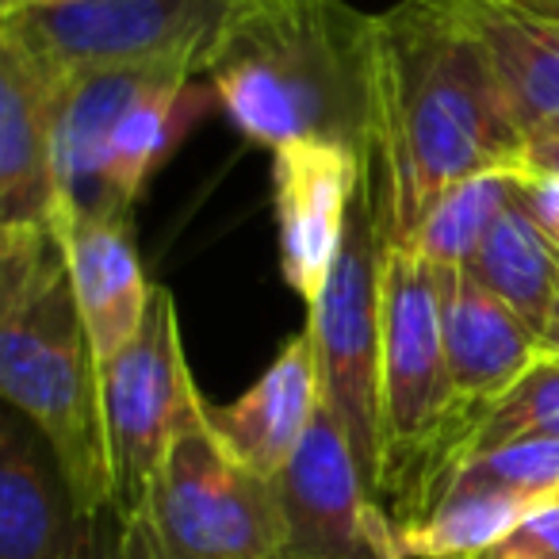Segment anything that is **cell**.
<instances>
[{
	"label": "cell",
	"mask_w": 559,
	"mask_h": 559,
	"mask_svg": "<svg viewBox=\"0 0 559 559\" xmlns=\"http://www.w3.org/2000/svg\"><path fill=\"white\" fill-rule=\"evenodd\" d=\"M510 165H528V139L449 0L376 12L365 177L383 246H406L437 195Z\"/></svg>",
	"instance_id": "obj_1"
},
{
	"label": "cell",
	"mask_w": 559,
	"mask_h": 559,
	"mask_svg": "<svg viewBox=\"0 0 559 559\" xmlns=\"http://www.w3.org/2000/svg\"><path fill=\"white\" fill-rule=\"evenodd\" d=\"M376 16L349 0H230L200 78L249 142H334L368 154Z\"/></svg>",
	"instance_id": "obj_2"
},
{
	"label": "cell",
	"mask_w": 559,
	"mask_h": 559,
	"mask_svg": "<svg viewBox=\"0 0 559 559\" xmlns=\"http://www.w3.org/2000/svg\"><path fill=\"white\" fill-rule=\"evenodd\" d=\"M0 395L50 444L73 502L111 510L100 360L55 226H0Z\"/></svg>",
	"instance_id": "obj_3"
},
{
	"label": "cell",
	"mask_w": 559,
	"mask_h": 559,
	"mask_svg": "<svg viewBox=\"0 0 559 559\" xmlns=\"http://www.w3.org/2000/svg\"><path fill=\"white\" fill-rule=\"evenodd\" d=\"M195 73L200 58H173L70 78L55 142V226L78 215L131 223L150 173L200 111L192 108Z\"/></svg>",
	"instance_id": "obj_4"
},
{
	"label": "cell",
	"mask_w": 559,
	"mask_h": 559,
	"mask_svg": "<svg viewBox=\"0 0 559 559\" xmlns=\"http://www.w3.org/2000/svg\"><path fill=\"white\" fill-rule=\"evenodd\" d=\"M131 536L142 559H280L284 533L272 479L226 449L203 395L173 437Z\"/></svg>",
	"instance_id": "obj_5"
},
{
	"label": "cell",
	"mask_w": 559,
	"mask_h": 559,
	"mask_svg": "<svg viewBox=\"0 0 559 559\" xmlns=\"http://www.w3.org/2000/svg\"><path fill=\"white\" fill-rule=\"evenodd\" d=\"M380 223L368 177L353 200L342 253L326 280L319 304L307 307V330L319 357L322 403L349 437V449L365 472L372 495L380 498V357H383V311H380Z\"/></svg>",
	"instance_id": "obj_6"
},
{
	"label": "cell",
	"mask_w": 559,
	"mask_h": 559,
	"mask_svg": "<svg viewBox=\"0 0 559 559\" xmlns=\"http://www.w3.org/2000/svg\"><path fill=\"white\" fill-rule=\"evenodd\" d=\"M200 395L180 342L177 304L169 288L154 284L142 330L100 368L111 510L127 528L139 525L146 513L165 452Z\"/></svg>",
	"instance_id": "obj_7"
},
{
	"label": "cell",
	"mask_w": 559,
	"mask_h": 559,
	"mask_svg": "<svg viewBox=\"0 0 559 559\" xmlns=\"http://www.w3.org/2000/svg\"><path fill=\"white\" fill-rule=\"evenodd\" d=\"M272 490L284 533L280 559H406L403 533L372 495L326 403Z\"/></svg>",
	"instance_id": "obj_8"
},
{
	"label": "cell",
	"mask_w": 559,
	"mask_h": 559,
	"mask_svg": "<svg viewBox=\"0 0 559 559\" xmlns=\"http://www.w3.org/2000/svg\"><path fill=\"white\" fill-rule=\"evenodd\" d=\"M230 0H66L0 16L58 73L200 58Z\"/></svg>",
	"instance_id": "obj_9"
},
{
	"label": "cell",
	"mask_w": 559,
	"mask_h": 559,
	"mask_svg": "<svg viewBox=\"0 0 559 559\" xmlns=\"http://www.w3.org/2000/svg\"><path fill=\"white\" fill-rule=\"evenodd\" d=\"M0 559H142L116 510L73 502L50 444L16 411L0 421Z\"/></svg>",
	"instance_id": "obj_10"
},
{
	"label": "cell",
	"mask_w": 559,
	"mask_h": 559,
	"mask_svg": "<svg viewBox=\"0 0 559 559\" xmlns=\"http://www.w3.org/2000/svg\"><path fill=\"white\" fill-rule=\"evenodd\" d=\"M360 180L365 157L334 142H292L272 150L280 269L307 307L326 292Z\"/></svg>",
	"instance_id": "obj_11"
},
{
	"label": "cell",
	"mask_w": 559,
	"mask_h": 559,
	"mask_svg": "<svg viewBox=\"0 0 559 559\" xmlns=\"http://www.w3.org/2000/svg\"><path fill=\"white\" fill-rule=\"evenodd\" d=\"M66 88V73L0 27V226H55V142Z\"/></svg>",
	"instance_id": "obj_12"
},
{
	"label": "cell",
	"mask_w": 559,
	"mask_h": 559,
	"mask_svg": "<svg viewBox=\"0 0 559 559\" xmlns=\"http://www.w3.org/2000/svg\"><path fill=\"white\" fill-rule=\"evenodd\" d=\"M433 276L441 292L444 357H449L452 388L475 421L544 357V342L510 304L483 288L467 269H433Z\"/></svg>",
	"instance_id": "obj_13"
},
{
	"label": "cell",
	"mask_w": 559,
	"mask_h": 559,
	"mask_svg": "<svg viewBox=\"0 0 559 559\" xmlns=\"http://www.w3.org/2000/svg\"><path fill=\"white\" fill-rule=\"evenodd\" d=\"M322 406L319 357L311 330H299L276 353L264 376L226 406L207 403V418L223 444L261 479H276L304 444Z\"/></svg>",
	"instance_id": "obj_14"
},
{
	"label": "cell",
	"mask_w": 559,
	"mask_h": 559,
	"mask_svg": "<svg viewBox=\"0 0 559 559\" xmlns=\"http://www.w3.org/2000/svg\"><path fill=\"white\" fill-rule=\"evenodd\" d=\"M479 43L528 146L559 134V24L518 0H449Z\"/></svg>",
	"instance_id": "obj_15"
},
{
	"label": "cell",
	"mask_w": 559,
	"mask_h": 559,
	"mask_svg": "<svg viewBox=\"0 0 559 559\" xmlns=\"http://www.w3.org/2000/svg\"><path fill=\"white\" fill-rule=\"evenodd\" d=\"M55 234L66 246L73 296L104 368L142 330L150 296H154V284L142 272L139 249H134V226L119 218L78 215L62 218Z\"/></svg>",
	"instance_id": "obj_16"
},
{
	"label": "cell",
	"mask_w": 559,
	"mask_h": 559,
	"mask_svg": "<svg viewBox=\"0 0 559 559\" xmlns=\"http://www.w3.org/2000/svg\"><path fill=\"white\" fill-rule=\"evenodd\" d=\"M467 272L502 304H510L544 342L559 304V241L536 223L521 200V188L479 241Z\"/></svg>",
	"instance_id": "obj_17"
},
{
	"label": "cell",
	"mask_w": 559,
	"mask_h": 559,
	"mask_svg": "<svg viewBox=\"0 0 559 559\" xmlns=\"http://www.w3.org/2000/svg\"><path fill=\"white\" fill-rule=\"evenodd\" d=\"M528 169H533V162L510 165V169H487L479 177L464 180V185L449 188L421 215V223L414 226L406 246L433 269H467L472 253L487 238L495 218L506 211V203L513 200V192L528 177Z\"/></svg>",
	"instance_id": "obj_18"
},
{
	"label": "cell",
	"mask_w": 559,
	"mask_h": 559,
	"mask_svg": "<svg viewBox=\"0 0 559 559\" xmlns=\"http://www.w3.org/2000/svg\"><path fill=\"white\" fill-rule=\"evenodd\" d=\"M518 441H559V353H544L502 399H495L472 421L456 467Z\"/></svg>",
	"instance_id": "obj_19"
},
{
	"label": "cell",
	"mask_w": 559,
	"mask_h": 559,
	"mask_svg": "<svg viewBox=\"0 0 559 559\" xmlns=\"http://www.w3.org/2000/svg\"><path fill=\"white\" fill-rule=\"evenodd\" d=\"M452 479L506 490V495H518L533 506L551 502L559 495V441H518L506 449L483 452V456L464 460L452 472Z\"/></svg>",
	"instance_id": "obj_20"
},
{
	"label": "cell",
	"mask_w": 559,
	"mask_h": 559,
	"mask_svg": "<svg viewBox=\"0 0 559 559\" xmlns=\"http://www.w3.org/2000/svg\"><path fill=\"white\" fill-rule=\"evenodd\" d=\"M475 559H559V502L528 510L502 540H495Z\"/></svg>",
	"instance_id": "obj_21"
},
{
	"label": "cell",
	"mask_w": 559,
	"mask_h": 559,
	"mask_svg": "<svg viewBox=\"0 0 559 559\" xmlns=\"http://www.w3.org/2000/svg\"><path fill=\"white\" fill-rule=\"evenodd\" d=\"M528 162H533L536 169H544V173H551V177H559V134L533 142V146H528Z\"/></svg>",
	"instance_id": "obj_22"
},
{
	"label": "cell",
	"mask_w": 559,
	"mask_h": 559,
	"mask_svg": "<svg viewBox=\"0 0 559 559\" xmlns=\"http://www.w3.org/2000/svg\"><path fill=\"white\" fill-rule=\"evenodd\" d=\"M47 4H66V0H0V16H12V12H27V9H47Z\"/></svg>",
	"instance_id": "obj_23"
},
{
	"label": "cell",
	"mask_w": 559,
	"mask_h": 559,
	"mask_svg": "<svg viewBox=\"0 0 559 559\" xmlns=\"http://www.w3.org/2000/svg\"><path fill=\"white\" fill-rule=\"evenodd\" d=\"M521 9L536 12V16L551 20V24H559V0H518Z\"/></svg>",
	"instance_id": "obj_24"
},
{
	"label": "cell",
	"mask_w": 559,
	"mask_h": 559,
	"mask_svg": "<svg viewBox=\"0 0 559 559\" xmlns=\"http://www.w3.org/2000/svg\"><path fill=\"white\" fill-rule=\"evenodd\" d=\"M544 353H559V304H556V314L548 322V334H544Z\"/></svg>",
	"instance_id": "obj_25"
},
{
	"label": "cell",
	"mask_w": 559,
	"mask_h": 559,
	"mask_svg": "<svg viewBox=\"0 0 559 559\" xmlns=\"http://www.w3.org/2000/svg\"><path fill=\"white\" fill-rule=\"evenodd\" d=\"M551 502H559V495H556V498H551Z\"/></svg>",
	"instance_id": "obj_26"
}]
</instances>
